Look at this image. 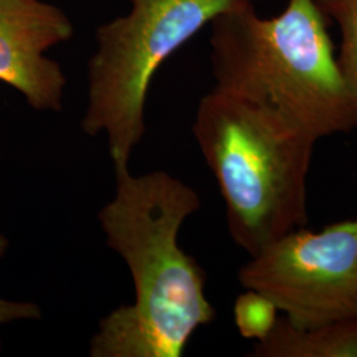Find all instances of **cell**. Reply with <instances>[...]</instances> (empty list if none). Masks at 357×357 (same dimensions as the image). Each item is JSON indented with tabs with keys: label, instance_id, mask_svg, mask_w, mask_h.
<instances>
[{
	"label": "cell",
	"instance_id": "cell-1",
	"mask_svg": "<svg viewBox=\"0 0 357 357\" xmlns=\"http://www.w3.org/2000/svg\"><path fill=\"white\" fill-rule=\"evenodd\" d=\"M112 202L98 213L110 249L126 262L135 290L90 339L91 357H180L192 335L215 319L204 270L178 245L199 193L165 171L141 176L115 169Z\"/></svg>",
	"mask_w": 357,
	"mask_h": 357
},
{
	"label": "cell",
	"instance_id": "cell-2",
	"mask_svg": "<svg viewBox=\"0 0 357 357\" xmlns=\"http://www.w3.org/2000/svg\"><path fill=\"white\" fill-rule=\"evenodd\" d=\"M317 0H287L261 17L253 4L211 26L215 89L268 106L318 141L355 130L356 116Z\"/></svg>",
	"mask_w": 357,
	"mask_h": 357
},
{
	"label": "cell",
	"instance_id": "cell-3",
	"mask_svg": "<svg viewBox=\"0 0 357 357\" xmlns=\"http://www.w3.org/2000/svg\"><path fill=\"white\" fill-rule=\"evenodd\" d=\"M192 131L238 248L252 257L306 227L314 135L268 106L215 88L200 100Z\"/></svg>",
	"mask_w": 357,
	"mask_h": 357
},
{
	"label": "cell",
	"instance_id": "cell-4",
	"mask_svg": "<svg viewBox=\"0 0 357 357\" xmlns=\"http://www.w3.org/2000/svg\"><path fill=\"white\" fill-rule=\"evenodd\" d=\"M130 10L97 28L81 128L105 134L114 169L128 168L146 134V101L167 59L222 13L253 0H128Z\"/></svg>",
	"mask_w": 357,
	"mask_h": 357
},
{
	"label": "cell",
	"instance_id": "cell-5",
	"mask_svg": "<svg viewBox=\"0 0 357 357\" xmlns=\"http://www.w3.org/2000/svg\"><path fill=\"white\" fill-rule=\"evenodd\" d=\"M238 282L296 327L356 318L357 218L282 236L250 257Z\"/></svg>",
	"mask_w": 357,
	"mask_h": 357
},
{
	"label": "cell",
	"instance_id": "cell-6",
	"mask_svg": "<svg viewBox=\"0 0 357 357\" xmlns=\"http://www.w3.org/2000/svg\"><path fill=\"white\" fill-rule=\"evenodd\" d=\"M66 13L44 0H0V81L38 112L63 110L66 78L45 56L73 36Z\"/></svg>",
	"mask_w": 357,
	"mask_h": 357
},
{
	"label": "cell",
	"instance_id": "cell-7",
	"mask_svg": "<svg viewBox=\"0 0 357 357\" xmlns=\"http://www.w3.org/2000/svg\"><path fill=\"white\" fill-rule=\"evenodd\" d=\"M253 357H357V317L317 327H296L283 315L255 340Z\"/></svg>",
	"mask_w": 357,
	"mask_h": 357
},
{
	"label": "cell",
	"instance_id": "cell-8",
	"mask_svg": "<svg viewBox=\"0 0 357 357\" xmlns=\"http://www.w3.org/2000/svg\"><path fill=\"white\" fill-rule=\"evenodd\" d=\"M328 20L340 29V51L337 65L355 109L357 131V0H317Z\"/></svg>",
	"mask_w": 357,
	"mask_h": 357
},
{
	"label": "cell",
	"instance_id": "cell-9",
	"mask_svg": "<svg viewBox=\"0 0 357 357\" xmlns=\"http://www.w3.org/2000/svg\"><path fill=\"white\" fill-rule=\"evenodd\" d=\"M277 312L278 310L268 299L252 290H246V293L238 296L234 306L238 331L255 342L266 336L273 328L278 318Z\"/></svg>",
	"mask_w": 357,
	"mask_h": 357
},
{
	"label": "cell",
	"instance_id": "cell-10",
	"mask_svg": "<svg viewBox=\"0 0 357 357\" xmlns=\"http://www.w3.org/2000/svg\"><path fill=\"white\" fill-rule=\"evenodd\" d=\"M8 249V240L0 234V258ZM41 318V310L38 305L29 302H11L0 298V324L15 320H35Z\"/></svg>",
	"mask_w": 357,
	"mask_h": 357
},
{
	"label": "cell",
	"instance_id": "cell-11",
	"mask_svg": "<svg viewBox=\"0 0 357 357\" xmlns=\"http://www.w3.org/2000/svg\"><path fill=\"white\" fill-rule=\"evenodd\" d=\"M0 345H1V343H0Z\"/></svg>",
	"mask_w": 357,
	"mask_h": 357
}]
</instances>
